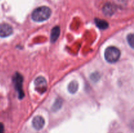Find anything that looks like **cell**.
Returning a JSON list of instances; mask_svg holds the SVG:
<instances>
[{
	"label": "cell",
	"instance_id": "cell-12",
	"mask_svg": "<svg viewBox=\"0 0 134 133\" xmlns=\"http://www.w3.org/2000/svg\"><path fill=\"white\" fill-rule=\"evenodd\" d=\"M0 133H5V130H4V125L3 123H0Z\"/></svg>",
	"mask_w": 134,
	"mask_h": 133
},
{
	"label": "cell",
	"instance_id": "cell-8",
	"mask_svg": "<svg viewBox=\"0 0 134 133\" xmlns=\"http://www.w3.org/2000/svg\"><path fill=\"white\" fill-rule=\"evenodd\" d=\"M115 7L113 5H111V4H107V5H105L103 7V13H104V14L106 16H112L114 14V13H115Z\"/></svg>",
	"mask_w": 134,
	"mask_h": 133
},
{
	"label": "cell",
	"instance_id": "cell-5",
	"mask_svg": "<svg viewBox=\"0 0 134 133\" xmlns=\"http://www.w3.org/2000/svg\"><path fill=\"white\" fill-rule=\"evenodd\" d=\"M13 33V29L10 25L6 23L0 24V37H7Z\"/></svg>",
	"mask_w": 134,
	"mask_h": 133
},
{
	"label": "cell",
	"instance_id": "cell-7",
	"mask_svg": "<svg viewBox=\"0 0 134 133\" xmlns=\"http://www.w3.org/2000/svg\"><path fill=\"white\" fill-rule=\"evenodd\" d=\"M60 27L58 26H56V27H54L53 29L51 31V41L52 43H55V42L57 40L58 38L59 37V35H60Z\"/></svg>",
	"mask_w": 134,
	"mask_h": 133
},
{
	"label": "cell",
	"instance_id": "cell-2",
	"mask_svg": "<svg viewBox=\"0 0 134 133\" xmlns=\"http://www.w3.org/2000/svg\"><path fill=\"white\" fill-rule=\"evenodd\" d=\"M104 56L105 59L107 62L113 63H116L120 58V51L116 47H108L105 51Z\"/></svg>",
	"mask_w": 134,
	"mask_h": 133
},
{
	"label": "cell",
	"instance_id": "cell-4",
	"mask_svg": "<svg viewBox=\"0 0 134 133\" xmlns=\"http://www.w3.org/2000/svg\"><path fill=\"white\" fill-rule=\"evenodd\" d=\"M35 90L39 93H43L47 89V83L45 78L42 76H39L34 81Z\"/></svg>",
	"mask_w": 134,
	"mask_h": 133
},
{
	"label": "cell",
	"instance_id": "cell-10",
	"mask_svg": "<svg viewBox=\"0 0 134 133\" xmlns=\"http://www.w3.org/2000/svg\"><path fill=\"white\" fill-rule=\"evenodd\" d=\"M78 87L79 84L77 83V82H76V81H72L68 85V91H69L70 93H75L77 90H78Z\"/></svg>",
	"mask_w": 134,
	"mask_h": 133
},
{
	"label": "cell",
	"instance_id": "cell-6",
	"mask_svg": "<svg viewBox=\"0 0 134 133\" xmlns=\"http://www.w3.org/2000/svg\"><path fill=\"white\" fill-rule=\"evenodd\" d=\"M44 123H45V121H44L43 117H41V116H35L33 119L32 125L34 129H36L37 130H39L43 129V126H44Z\"/></svg>",
	"mask_w": 134,
	"mask_h": 133
},
{
	"label": "cell",
	"instance_id": "cell-9",
	"mask_svg": "<svg viewBox=\"0 0 134 133\" xmlns=\"http://www.w3.org/2000/svg\"><path fill=\"white\" fill-rule=\"evenodd\" d=\"M95 23L96 24L97 27H99L101 29H105L109 27V23L107 21L104 20L99 19V18H96Z\"/></svg>",
	"mask_w": 134,
	"mask_h": 133
},
{
	"label": "cell",
	"instance_id": "cell-3",
	"mask_svg": "<svg viewBox=\"0 0 134 133\" xmlns=\"http://www.w3.org/2000/svg\"><path fill=\"white\" fill-rule=\"evenodd\" d=\"M22 82H23V78L22 75L18 72L15 73V74L13 76V83H14L16 89L19 94L18 96L20 99H22L24 96V93L22 90Z\"/></svg>",
	"mask_w": 134,
	"mask_h": 133
},
{
	"label": "cell",
	"instance_id": "cell-1",
	"mask_svg": "<svg viewBox=\"0 0 134 133\" xmlns=\"http://www.w3.org/2000/svg\"><path fill=\"white\" fill-rule=\"evenodd\" d=\"M51 15V10L45 6L40 7L34 10L31 14L33 20L37 22H41L47 20Z\"/></svg>",
	"mask_w": 134,
	"mask_h": 133
},
{
	"label": "cell",
	"instance_id": "cell-11",
	"mask_svg": "<svg viewBox=\"0 0 134 133\" xmlns=\"http://www.w3.org/2000/svg\"><path fill=\"white\" fill-rule=\"evenodd\" d=\"M127 40H128V43L132 48H133L134 46V35L133 34L131 33L129 34L127 37Z\"/></svg>",
	"mask_w": 134,
	"mask_h": 133
}]
</instances>
